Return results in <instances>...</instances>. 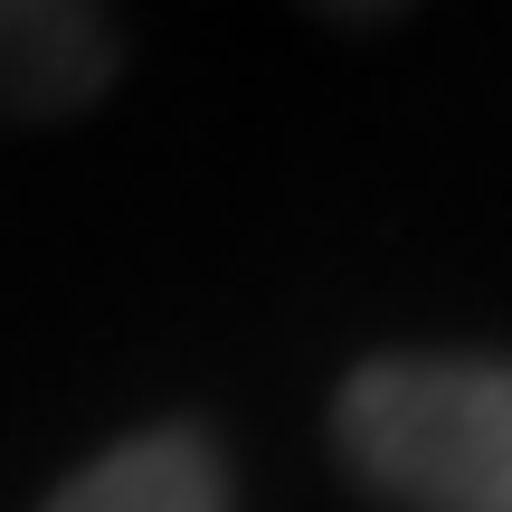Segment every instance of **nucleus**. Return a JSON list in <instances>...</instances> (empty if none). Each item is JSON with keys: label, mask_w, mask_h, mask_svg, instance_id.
Here are the masks:
<instances>
[{"label": "nucleus", "mask_w": 512, "mask_h": 512, "mask_svg": "<svg viewBox=\"0 0 512 512\" xmlns=\"http://www.w3.org/2000/svg\"><path fill=\"white\" fill-rule=\"evenodd\" d=\"M332 456L399 512H512V361L370 351L332 389Z\"/></svg>", "instance_id": "obj_1"}, {"label": "nucleus", "mask_w": 512, "mask_h": 512, "mask_svg": "<svg viewBox=\"0 0 512 512\" xmlns=\"http://www.w3.org/2000/svg\"><path fill=\"white\" fill-rule=\"evenodd\" d=\"M124 38L86 0H0V124H67L105 105Z\"/></svg>", "instance_id": "obj_2"}, {"label": "nucleus", "mask_w": 512, "mask_h": 512, "mask_svg": "<svg viewBox=\"0 0 512 512\" xmlns=\"http://www.w3.org/2000/svg\"><path fill=\"white\" fill-rule=\"evenodd\" d=\"M38 512H238V475L200 418H152L86 456Z\"/></svg>", "instance_id": "obj_3"}]
</instances>
